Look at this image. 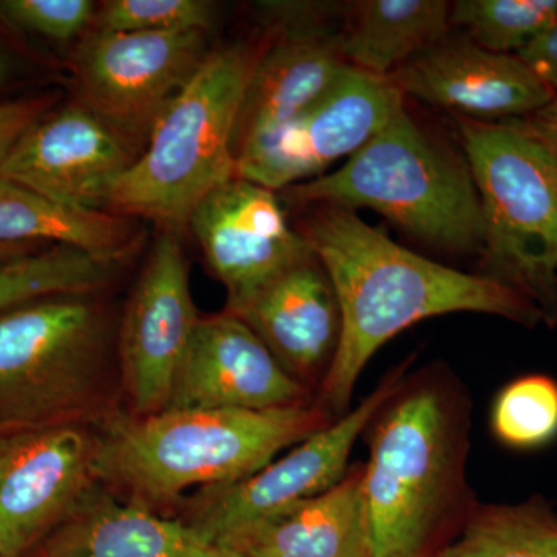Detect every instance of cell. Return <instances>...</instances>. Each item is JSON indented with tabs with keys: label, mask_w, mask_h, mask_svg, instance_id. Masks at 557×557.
I'll return each instance as SVG.
<instances>
[{
	"label": "cell",
	"mask_w": 557,
	"mask_h": 557,
	"mask_svg": "<svg viewBox=\"0 0 557 557\" xmlns=\"http://www.w3.org/2000/svg\"><path fill=\"white\" fill-rule=\"evenodd\" d=\"M327 271L341 310V338L319 405L338 418L350 409L361 373L384 344L417 322L482 313L527 329L545 322L522 293L449 269L401 247L351 209L318 205L300 231Z\"/></svg>",
	"instance_id": "obj_1"
},
{
	"label": "cell",
	"mask_w": 557,
	"mask_h": 557,
	"mask_svg": "<svg viewBox=\"0 0 557 557\" xmlns=\"http://www.w3.org/2000/svg\"><path fill=\"white\" fill-rule=\"evenodd\" d=\"M472 403L446 366L406 375L364 435L370 557H435L474 511Z\"/></svg>",
	"instance_id": "obj_2"
},
{
	"label": "cell",
	"mask_w": 557,
	"mask_h": 557,
	"mask_svg": "<svg viewBox=\"0 0 557 557\" xmlns=\"http://www.w3.org/2000/svg\"><path fill=\"white\" fill-rule=\"evenodd\" d=\"M333 420L319 403L110 413L97 434L95 472L98 483L124 491L131 502L164 507L194 487L212 490L256 474Z\"/></svg>",
	"instance_id": "obj_3"
},
{
	"label": "cell",
	"mask_w": 557,
	"mask_h": 557,
	"mask_svg": "<svg viewBox=\"0 0 557 557\" xmlns=\"http://www.w3.org/2000/svg\"><path fill=\"white\" fill-rule=\"evenodd\" d=\"M270 36L211 51L164 109L110 197L116 215L152 220L180 234L201 200L236 177L234 132L249 79Z\"/></svg>",
	"instance_id": "obj_4"
},
{
	"label": "cell",
	"mask_w": 557,
	"mask_h": 557,
	"mask_svg": "<svg viewBox=\"0 0 557 557\" xmlns=\"http://www.w3.org/2000/svg\"><path fill=\"white\" fill-rule=\"evenodd\" d=\"M293 203L373 209L443 251H482V209L465 156L401 106L339 170L289 186Z\"/></svg>",
	"instance_id": "obj_5"
},
{
	"label": "cell",
	"mask_w": 557,
	"mask_h": 557,
	"mask_svg": "<svg viewBox=\"0 0 557 557\" xmlns=\"http://www.w3.org/2000/svg\"><path fill=\"white\" fill-rule=\"evenodd\" d=\"M483 220L482 276L557 322V153L515 121L458 119Z\"/></svg>",
	"instance_id": "obj_6"
},
{
	"label": "cell",
	"mask_w": 557,
	"mask_h": 557,
	"mask_svg": "<svg viewBox=\"0 0 557 557\" xmlns=\"http://www.w3.org/2000/svg\"><path fill=\"white\" fill-rule=\"evenodd\" d=\"M109 332L89 295L0 313V432L86 423L108 388Z\"/></svg>",
	"instance_id": "obj_7"
},
{
	"label": "cell",
	"mask_w": 557,
	"mask_h": 557,
	"mask_svg": "<svg viewBox=\"0 0 557 557\" xmlns=\"http://www.w3.org/2000/svg\"><path fill=\"white\" fill-rule=\"evenodd\" d=\"M409 368L408 359L388 372L358 406L256 474L233 485L203 490L190 505L185 522L220 547L236 552L237 545L263 523L335 486L346 478L355 443L398 391Z\"/></svg>",
	"instance_id": "obj_8"
},
{
	"label": "cell",
	"mask_w": 557,
	"mask_h": 557,
	"mask_svg": "<svg viewBox=\"0 0 557 557\" xmlns=\"http://www.w3.org/2000/svg\"><path fill=\"white\" fill-rule=\"evenodd\" d=\"M207 32L95 30L73 62L81 106L138 157L164 109L209 57Z\"/></svg>",
	"instance_id": "obj_9"
},
{
	"label": "cell",
	"mask_w": 557,
	"mask_h": 557,
	"mask_svg": "<svg viewBox=\"0 0 557 557\" xmlns=\"http://www.w3.org/2000/svg\"><path fill=\"white\" fill-rule=\"evenodd\" d=\"M401 106L391 81L346 65L302 115L237 150L236 177L274 193L295 186L354 156Z\"/></svg>",
	"instance_id": "obj_10"
},
{
	"label": "cell",
	"mask_w": 557,
	"mask_h": 557,
	"mask_svg": "<svg viewBox=\"0 0 557 557\" xmlns=\"http://www.w3.org/2000/svg\"><path fill=\"white\" fill-rule=\"evenodd\" d=\"M97 434L86 423L0 432V557H28L91 487Z\"/></svg>",
	"instance_id": "obj_11"
},
{
	"label": "cell",
	"mask_w": 557,
	"mask_h": 557,
	"mask_svg": "<svg viewBox=\"0 0 557 557\" xmlns=\"http://www.w3.org/2000/svg\"><path fill=\"white\" fill-rule=\"evenodd\" d=\"M199 321L180 234L161 231L120 332L121 384L132 413L150 416L168 408Z\"/></svg>",
	"instance_id": "obj_12"
},
{
	"label": "cell",
	"mask_w": 557,
	"mask_h": 557,
	"mask_svg": "<svg viewBox=\"0 0 557 557\" xmlns=\"http://www.w3.org/2000/svg\"><path fill=\"white\" fill-rule=\"evenodd\" d=\"M188 226L226 288L228 313L244 309L271 281L313 255L300 231L289 226L276 193L240 177L205 197Z\"/></svg>",
	"instance_id": "obj_13"
},
{
	"label": "cell",
	"mask_w": 557,
	"mask_h": 557,
	"mask_svg": "<svg viewBox=\"0 0 557 557\" xmlns=\"http://www.w3.org/2000/svg\"><path fill=\"white\" fill-rule=\"evenodd\" d=\"M137 156L81 104L49 110L0 164V178L60 207L108 212L110 197Z\"/></svg>",
	"instance_id": "obj_14"
},
{
	"label": "cell",
	"mask_w": 557,
	"mask_h": 557,
	"mask_svg": "<svg viewBox=\"0 0 557 557\" xmlns=\"http://www.w3.org/2000/svg\"><path fill=\"white\" fill-rule=\"evenodd\" d=\"M403 95L480 123L525 119L555 98L518 54L445 38L387 78Z\"/></svg>",
	"instance_id": "obj_15"
},
{
	"label": "cell",
	"mask_w": 557,
	"mask_h": 557,
	"mask_svg": "<svg viewBox=\"0 0 557 557\" xmlns=\"http://www.w3.org/2000/svg\"><path fill=\"white\" fill-rule=\"evenodd\" d=\"M310 388L231 313L200 318L166 409L271 410L309 405Z\"/></svg>",
	"instance_id": "obj_16"
},
{
	"label": "cell",
	"mask_w": 557,
	"mask_h": 557,
	"mask_svg": "<svg viewBox=\"0 0 557 557\" xmlns=\"http://www.w3.org/2000/svg\"><path fill=\"white\" fill-rule=\"evenodd\" d=\"M231 314L259 336L293 379L307 386L327 375L343 322L335 288L314 251Z\"/></svg>",
	"instance_id": "obj_17"
},
{
	"label": "cell",
	"mask_w": 557,
	"mask_h": 557,
	"mask_svg": "<svg viewBox=\"0 0 557 557\" xmlns=\"http://www.w3.org/2000/svg\"><path fill=\"white\" fill-rule=\"evenodd\" d=\"M28 557H245L220 547L185 520L163 518L94 486Z\"/></svg>",
	"instance_id": "obj_18"
},
{
	"label": "cell",
	"mask_w": 557,
	"mask_h": 557,
	"mask_svg": "<svg viewBox=\"0 0 557 557\" xmlns=\"http://www.w3.org/2000/svg\"><path fill=\"white\" fill-rule=\"evenodd\" d=\"M341 30H270L249 79L234 132V156L249 139L302 115L346 67Z\"/></svg>",
	"instance_id": "obj_19"
},
{
	"label": "cell",
	"mask_w": 557,
	"mask_h": 557,
	"mask_svg": "<svg viewBox=\"0 0 557 557\" xmlns=\"http://www.w3.org/2000/svg\"><path fill=\"white\" fill-rule=\"evenodd\" d=\"M364 465L325 493L263 523L237 545L245 557H370Z\"/></svg>",
	"instance_id": "obj_20"
},
{
	"label": "cell",
	"mask_w": 557,
	"mask_h": 557,
	"mask_svg": "<svg viewBox=\"0 0 557 557\" xmlns=\"http://www.w3.org/2000/svg\"><path fill=\"white\" fill-rule=\"evenodd\" d=\"M449 13L445 0L350 2L339 33L341 53L350 67L388 78L446 38Z\"/></svg>",
	"instance_id": "obj_21"
},
{
	"label": "cell",
	"mask_w": 557,
	"mask_h": 557,
	"mask_svg": "<svg viewBox=\"0 0 557 557\" xmlns=\"http://www.w3.org/2000/svg\"><path fill=\"white\" fill-rule=\"evenodd\" d=\"M38 242L72 245L120 259L134 242V226L123 215L60 207L0 178V255H28V248Z\"/></svg>",
	"instance_id": "obj_22"
},
{
	"label": "cell",
	"mask_w": 557,
	"mask_h": 557,
	"mask_svg": "<svg viewBox=\"0 0 557 557\" xmlns=\"http://www.w3.org/2000/svg\"><path fill=\"white\" fill-rule=\"evenodd\" d=\"M435 557H557V512L541 497L478 504Z\"/></svg>",
	"instance_id": "obj_23"
},
{
	"label": "cell",
	"mask_w": 557,
	"mask_h": 557,
	"mask_svg": "<svg viewBox=\"0 0 557 557\" xmlns=\"http://www.w3.org/2000/svg\"><path fill=\"white\" fill-rule=\"evenodd\" d=\"M119 259L72 245L0 259V313L58 295H90L108 285Z\"/></svg>",
	"instance_id": "obj_24"
},
{
	"label": "cell",
	"mask_w": 557,
	"mask_h": 557,
	"mask_svg": "<svg viewBox=\"0 0 557 557\" xmlns=\"http://www.w3.org/2000/svg\"><path fill=\"white\" fill-rule=\"evenodd\" d=\"M557 20V0H460L449 22L494 53L519 54Z\"/></svg>",
	"instance_id": "obj_25"
},
{
	"label": "cell",
	"mask_w": 557,
	"mask_h": 557,
	"mask_svg": "<svg viewBox=\"0 0 557 557\" xmlns=\"http://www.w3.org/2000/svg\"><path fill=\"white\" fill-rule=\"evenodd\" d=\"M491 429L511 449L547 446L557 438V381L534 373L508 383L494 399Z\"/></svg>",
	"instance_id": "obj_26"
},
{
	"label": "cell",
	"mask_w": 557,
	"mask_h": 557,
	"mask_svg": "<svg viewBox=\"0 0 557 557\" xmlns=\"http://www.w3.org/2000/svg\"><path fill=\"white\" fill-rule=\"evenodd\" d=\"M214 21V5L205 0H108L94 24L116 33L208 32Z\"/></svg>",
	"instance_id": "obj_27"
},
{
	"label": "cell",
	"mask_w": 557,
	"mask_h": 557,
	"mask_svg": "<svg viewBox=\"0 0 557 557\" xmlns=\"http://www.w3.org/2000/svg\"><path fill=\"white\" fill-rule=\"evenodd\" d=\"M97 9L90 0H0V20L42 38L70 40L89 27Z\"/></svg>",
	"instance_id": "obj_28"
},
{
	"label": "cell",
	"mask_w": 557,
	"mask_h": 557,
	"mask_svg": "<svg viewBox=\"0 0 557 557\" xmlns=\"http://www.w3.org/2000/svg\"><path fill=\"white\" fill-rule=\"evenodd\" d=\"M51 110L50 97L0 102V164L22 135Z\"/></svg>",
	"instance_id": "obj_29"
},
{
	"label": "cell",
	"mask_w": 557,
	"mask_h": 557,
	"mask_svg": "<svg viewBox=\"0 0 557 557\" xmlns=\"http://www.w3.org/2000/svg\"><path fill=\"white\" fill-rule=\"evenodd\" d=\"M518 57L557 95V20Z\"/></svg>",
	"instance_id": "obj_30"
},
{
	"label": "cell",
	"mask_w": 557,
	"mask_h": 557,
	"mask_svg": "<svg viewBox=\"0 0 557 557\" xmlns=\"http://www.w3.org/2000/svg\"><path fill=\"white\" fill-rule=\"evenodd\" d=\"M530 134L531 137L544 143L549 149L557 153V95L544 108L536 110L525 119L511 120Z\"/></svg>",
	"instance_id": "obj_31"
},
{
	"label": "cell",
	"mask_w": 557,
	"mask_h": 557,
	"mask_svg": "<svg viewBox=\"0 0 557 557\" xmlns=\"http://www.w3.org/2000/svg\"><path fill=\"white\" fill-rule=\"evenodd\" d=\"M7 73H9V65H7L5 60H3L2 54H0V86L5 83Z\"/></svg>",
	"instance_id": "obj_32"
},
{
	"label": "cell",
	"mask_w": 557,
	"mask_h": 557,
	"mask_svg": "<svg viewBox=\"0 0 557 557\" xmlns=\"http://www.w3.org/2000/svg\"><path fill=\"white\" fill-rule=\"evenodd\" d=\"M0 259H10V258H3V256H2V255H0Z\"/></svg>",
	"instance_id": "obj_33"
}]
</instances>
